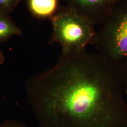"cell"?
Returning a JSON list of instances; mask_svg holds the SVG:
<instances>
[{"label": "cell", "instance_id": "8992f818", "mask_svg": "<svg viewBox=\"0 0 127 127\" xmlns=\"http://www.w3.org/2000/svg\"><path fill=\"white\" fill-rule=\"evenodd\" d=\"M22 33L21 29L14 22L9 14L0 11V44Z\"/></svg>", "mask_w": 127, "mask_h": 127}, {"label": "cell", "instance_id": "8fae6325", "mask_svg": "<svg viewBox=\"0 0 127 127\" xmlns=\"http://www.w3.org/2000/svg\"><path fill=\"white\" fill-rule=\"evenodd\" d=\"M116 0V1H117V0Z\"/></svg>", "mask_w": 127, "mask_h": 127}, {"label": "cell", "instance_id": "7a4b0ae2", "mask_svg": "<svg viewBox=\"0 0 127 127\" xmlns=\"http://www.w3.org/2000/svg\"><path fill=\"white\" fill-rule=\"evenodd\" d=\"M50 20L53 32L50 43H59L61 54H81L86 52L88 46L94 44L95 26L67 6H60Z\"/></svg>", "mask_w": 127, "mask_h": 127}, {"label": "cell", "instance_id": "30bf717a", "mask_svg": "<svg viewBox=\"0 0 127 127\" xmlns=\"http://www.w3.org/2000/svg\"><path fill=\"white\" fill-rule=\"evenodd\" d=\"M5 60L4 55L3 54V52L0 50V71L2 65L4 63Z\"/></svg>", "mask_w": 127, "mask_h": 127}, {"label": "cell", "instance_id": "277c9868", "mask_svg": "<svg viewBox=\"0 0 127 127\" xmlns=\"http://www.w3.org/2000/svg\"><path fill=\"white\" fill-rule=\"evenodd\" d=\"M66 6L87 19L94 26L101 25L108 17L115 0H64Z\"/></svg>", "mask_w": 127, "mask_h": 127}, {"label": "cell", "instance_id": "52a82bcc", "mask_svg": "<svg viewBox=\"0 0 127 127\" xmlns=\"http://www.w3.org/2000/svg\"><path fill=\"white\" fill-rule=\"evenodd\" d=\"M115 64L118 68L126 95H127V57Z\"/></svg>", "mask_w": 127, "mask_h": 127}, {"label": "cell", "instance_id": "6da1fadb", "mask_svg": "<svg viewBox=\"0 0 127 127\" xmlns=\"http://www.w3.org/2000/svg\"><path fill=\"white\" fill-rule=\"evenodd\" d=\"M26 90L40 127H127V100L116 64L86 51L60 56Z\"/></svg>", "mask_w": 127, "mask_h": 127}, {"label": "cell", "instance_id": "9c48e42d", "mask_svg": "<svg viewBox=\"0 0 127 127\" xmlns=\"http://www.w3.org/2000/svg\"><path fill=\"white\" fill-rule=\"evenodd\" d=\"M0 127H28L20 122L13 120H6L0 125Z\"/></svg>", "mask_w": 127, "mask_h": 127}, {"label": "cell", "instance_id": "3957f363", "mask_svg": "<svg viewBox=\"0 0 127 127\" xmlns=\"http://www.w3.org/2000/svg\"><path fill=\"white\" fill-rule=\"evenodd\" d=\"M97 31V53L114 63L127 57V0H118Z\"/></svg>", "mask_w": 127, "mask_h": 127}, {"label": "cell", "instance_id": "ba28073f", "mask_svg": "<svg viewBox=\"0 0 127 127\" xmlns=\"http://www.w3.org/2000/svg\"><path fill=\"white\" fill-rule=\"evenodd\" d=\"M21 0H0V11L10 14L16 8Z\"/></svg>", "mask_w": 127, "mask_h": 127}, {"label": "cell", "instance_id": "5b68a950", "mask_svg": "<svg viewBox=\"0 0 127 127\" xmlns=\"http://www.w3.org/2000/svg\"><path fill=\"white\" fill-rule=\"evenodd\" d=\"M27 7L32 15L37 18H52L60 6L59 0H27Z\"/></svg>", "mask_w": 127, "mask_h": 127}]
</instances>
